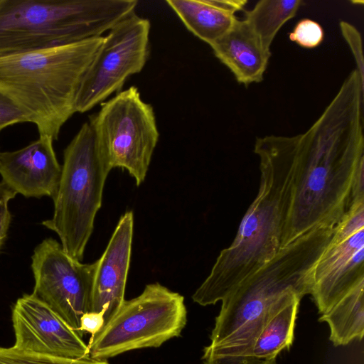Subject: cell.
Listing matches in <instances>:
<instances>
[{
    "label": "cell",
    "instance_id": "ba28073f",
    "mask_svg": "<svg viewBox=\"0 0 364 364\" xmlns=\"http://www.w3.org/2000/svg\"><path fill=\"white\" fill-rule=\"evenodd\" d=\"M96 144L110 168L126 169L139 186L159 138L151 105L131 86L101 104L89 117Z\"/></svg>",
    "mask_w": 364,
    "mask_h": 364
},
{
    "label": "cell",
    "instance_id": "6da1fadb",
    "mask_svg": "<svg viewBox=\"0 0 364 364\" xmlns=\"http://www.w3.org/2000/svg\"><path fill=\"white\" fill-rule=\"evenodd\" d=\"M363 94L355 69L310 128L289 136L294 178L282 247L311 230L338 226L364 203Z\"/></svg>",
    "mask_w": 364,
    "mask_h": 364
},
{
    "label": "cell",
    "instance_id": "7c38bea8",
    "mask_svg": "<svg viewBox=\"0 0 364 364\" xmlns=\"http://www.w3.org/2000/svg\"><path fill=\"white\" fill-rule=\"evenodd\" d=\"M12 322L14 346L18 348L69 359L89 357L88 346L82 337L33 293L17 299Z\"/></svg>",
    "mask_w": 364,
    "mask_h": 364
},
{
    "label": "cell",
    "instance_id": "4fadbf2b",
    "mask_svg": "<svg viewBox=\"0 0 364 364\" xmlns=\"http://www.w3.org/2000/svg\"><path fill=\"white\" fill-rule=\"evenodd\" d=\"M53 142L50 137L39 136L20 149L1 151V181L16 194L26 198L48 196L53 199L57 193L62 171Z\"/></svg>",
    "mask_w": 364,
    "mask_h": 364
},
{
    "label": "cell",
    "instance_id": "e0dca14e",
    "mask_svg": "<svg viewBox=\"0 0 364 364\" xmlns=\"http://www.w3.org/2000/svg\"><path fill=\"white\" fill-rule=\"evenodd\" d=\"M187 29L210 46L225 34L237 20L246 0H167Z\"/></svg>",
    "mask_w": 364,
    "mask_h": 364
},
{
    "label": "cell",
    "instance_id": "8fae6325",
    "mask_svg": "<svg viewBox=\"0 0 364 364\" xmlns=\"http://www.w3.org/2000/svg\"><path fill=\"white\" fill-rule=\"evenodd\" d=\"M364 283V203L336 227L316 262L310 294L323 314L341 298Z\"/></svg>",
    "mask_w": 364,
    "mask_h": 364
},
{
    "label": "cell",
    "instance_id": "9c48e42d",
    "mask_svg": "<svg viewBox=\"0 0 364 364\" xmlns=\"http://www.w3.org/2000/svg\"><path fill=\"white\" fill-rule=\"evenodd\" d=\"M149 19L135 12L109 31L79 84L75 112L83 113L120 92L127 80L139 73L149 55Z\"/></svg>",
    "mask_w": 364,
    "mask_h": 364
},
{
    "label": "cell",
    "instance_id": "8992f818",
    "mask_svg": "<svg viewBox=\"0 0 364 364\" xmlns=\"http://www.w3.org/2000/svg\"><path fill=\"white\" fill-rule=\"evenodd\" d=\"M54 211L41 224L55 232L73 259L81 261L101 207L106 178L112 170L85 122L63 151V164Z\"/></svg>",
    "mask_w": 364,
    "mask_h": 364
},
{
    "label": "cell",
    "instance_id": "9a60e30c",
    "mask_svg": "<svg viewBox=\"0 0 364 364\" xmlns=\"http://www.w3.org/2000/svg\"><path fill=\"white\" fill-rule=\"evenodd\" d=\"M300 301L273 314L258 336L243 347L226 354L203 351V364H276L277 355L292 344Z\"/></svg>",
    "mask_w": 364,
    "mask_h": 364
},
{
    "label": "cell",
    "instance_id": "277c9868",
    "mask_svg": "<svg viewBox=\"0 0 364 364\" xmlns=\"http://www.w3.org/2000/svg\"><path fill=\"white\" fill-rule=\"evenodd\" d=\"M103 36L0 57V92L36 124L39 136L58 140L75 113L80 80Z\"/></svg>",
    "mask_w": 364,
    "mask_h": 364
},
{
    "label": "cell",
    "instance_id": "52a82bcc",
    "mask_svg": "<svg viewBox=\"0 0 364 364\" xmlns=\"http://www.w3.org/2000/svg\"><path fill=\"white\" fill-rule=\"evenodd\" d=\"M187 321L184 297L160 284H147L142 293L124 300L112 318L94 336L89 356L107 360L129 350L157 348L178 336Z\"/></svg>",
    "mask_w": 364,
    "mask_h": 364
},
{
    "label": "cell",
    "instance_id": "603a6c76",
    "mask_svg": "<svg viewBox=\"0 0 364 364\" xmlns=\"http://www.w3.org/2000/svg\"><path fill=\"white\" fill-rule=\"evenodd\" d=\"M16 193L4 182H0V253L6 240L11 222L9 203Z\"/></svg>",
    "mask_w": 364,
    "mask_h": 364
},
{
    "label": "cell",
    "instance_id": "7a4b0ae2",
    "mask_svg": "<svg viewBox=\"0 0 364 364\" xmlns=\"http://www.w3.org/2000/svg\"><path fill=\"white\" fill-rule=\"evenodd\" d=\"M259 158L257 194L243 216L231 245L218 256L209 275L192 296L208 306L222 301L282 248L294 178V160L289 136L256 139Z\"/></svg>",
    "mask_w": 364,
    "mask_h": 364
},
{
    "label": "cell",
    "instance_id": "5b68a950",
    "mask_svg": "<svg viewBox=\"0 0 364 364\" xmlns=\"http://www.w3.org/2000/svg\"><path fill=\"white\" fill-rule=\"evenodd\" d=\"M136 0H0V57L100 37Z\"/></svg>",
    "mask_w": 364,
    "mask_h": 364
},
{
    "label": "cell",
    "instance_id": "7402d4cb",
    "mask_svg": "<svg viewBox=\"0 0 364 364\" xmlns=\"http://www.w3.org/2000/svg\"><path fill=\"white\" fill-rule=\"evenodd\" d=\"M340 28L343 37L349 46L357 65L355 69L360 77L364 82V61L362 48V38L358 30L348 22H340Z\"/></svg>",
    "mask_w": 364,
    "mask_h": 364
},
{
    "label": "cell",
    "instance_id": "ac0fdd59",
    "mask_svg": "<svg viewBox=\"0 0 364 364\" xmlns=\"http://www.w3.org/2000/svg\"><path fill=\"white\" fill-rule=\"evenodd\" d=\"M364 283L341 298L318 321L330 328V341L335 346H346L364 336Z\"/></svg>",
    "mask_w": 364,
    "mask_h": 364
},
{
    "label": "cell",
    "instance_id": "5bb4252c",
    "mask_svg": "<svg viewBox=\"0 0 364 364\" xmlns=\"http://www.w3.org/2000/svg\"><path fill=\"white\" fill-rule=\"evenodd\" d=\"M133 227V213L127 211L119 218L102 255L96 261L90 311L103 314L104 326L124 301Z\"/></svg>",
    "mask_w": 364,
    "mask_h": 364
},
{
    "label": "cell",
    "instance_id": "2e32d148",
    "mask_svg": "<svg viewBox=\"0 0 364 364\" xmlns=\"http://www.w3.org/2000/svg\"><path fill=\"white\" fill-rule=\"evenodd\" d=\"M210 46L239 83L247 86L263 80L271 52L264 49L244 20L237 18L232 28Z\"/></svg>",
    "mask_w": 364,
    "mask_h": 364
},
{
    "label": "cell",
    "instance_id": "30bf717a",
    "mask_svg": "<svg viewBox=\"0 0 364 364\" xmlns=\"http://www.w3.org/2000/svg\"><path fill=\"white\" fill-rule=\"evenodd\" d=\"M31 267L35 280L33 294L82 337L80 319L91 311L97 262L81 263L48 237L35 247Z\"/></svg>",
    "mask_w": 364,
    "mask_h": 364
},
{
    "label": "cell",
    "instance_id": "3957f363",
    "mask_svg": "<svg viewBox=\"0 0 364 364\" xmlns=\"http://www.w3.org/2000/svg\"><path fill=\"white\" fill-rule=\"evenodd\" d=\"M336 227H323L301 235L221 301L204 348L217 354L233 352L258 336L271 316L309 294L314 267Z\"/></svg>",
    "mask_w": 364,
    "mask_h": 364
},
{
    "label": "cell",
    "instance_id": "d6986e66",
    "mask_svg": "<svg viewBox=\"0 0 364 364\" xmlns=\"http://www.w3.org/2000/svg\"><path fill=\"white\" fill-rule=\"evenodd\" d=\"M301 0H261L250 10L245 11V19L262 46L270 52V46L281 27L296 14Z\"/></svg>",
    "mask_w": 364,
    "mask_h": 364
},
{
    "label": "cell",
    "instance_id": "cb8c5ba5",
    "mask_svg": "<svg viewBox=\"0 0 364 364\" xmlns=\"http://www.w3.org/2000/svg\"><path fill=\"white\" fill-rule=\"evenodd\" d=\"M26 122V117L19 108L0 92V132L7 127Z\"/></svg>",
    "mask_w": 364,
    "mask_h": 364
},
{
    "label": "cell",
    "instance_id": "44dd1931",
    "mask_svg": "<svg viewBox=\"0 0 364 364\" xmlns=\"http://www.w3.org/2000/svg\"><path fill=\"white\" fill-rule=\"evenodd\" d=\"M323 35V28L318 23L304 18L296 23L289 38L303 48H314L321 44Z\"/></svg>",
    "mask_w": 364,
    "mask_h": 364
},
{
    "label": "cell",
    "instance_id": "d4e9b609",
    "mask_svg": "<svg viewBox=\"0 0 364 364\" xmlns=\"http://www.w3.org/2000/svg\"><path fill=\"white\" fill-rule=\"evenodd\" d=\"M104 326V315L102 313L90 311L85 313L80 319V331L83 335L90 333L94 336Z\"/></svg>",
    "mask_w": 364,
    "mask_h": 364
},
{
    "label": "cell",
    "instance_id": "ffe728a7",
    "mask_svg": "<svg viewBox=\"0 0 364 364\" xmlns=\"http://www.w3.org/2000/svg\"><path fill=\"white\" fill-rule=\"evenodd\" d=\"M0 364H110L107 360H96L90 356L69 359L35 353L18 348L0 347Z\"/></svg>",
    "mask_w": 364,
    "mask_h": 364
}]
</instances>
